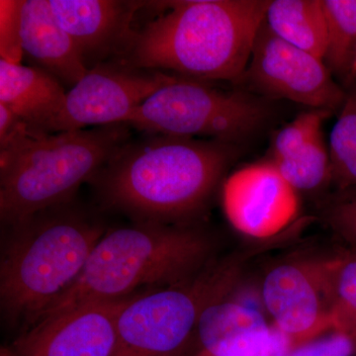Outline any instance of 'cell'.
I'll use <instances>...</instances> for the list:
<instances>
[{
    "label": "cell",
    "mask_w": 356,
    "mask_h": 356,
    "mask_svg": "<svg viewBox=\"0 0 356 356\" xmlns=\"http://www.w3.org/2000/svg\"><path fill=\"white\" fill-rule=\"evenodd\" d=\"M108 231L74 201L6 227L0 257V306L25 330L81 275L89 255Z\"/></svg>",
    "instance_id": "cell-4"
},
{
    "label": "cell",
    "mask_w": 356,
    "mask_h": 356,
    "mask_svg": "<svg viewBox=\"0 0 356 356\" xmlns=\"http://www.w3.org/2000/svg\"><path fill=\"white\" fill-rule=\"evenodd\" d=\"M350 76H356V50L355 54V58H353V65H351Z\"/></svg>",
    "instance_id": "cell-28"
},
{
    "label": "cell",
    "mask_w": 356,
    "mask_h": 356,
    "mask_svg": "<svg viewBox=\"0 0 356 356\" xmlns=\"http://www.w3.org/2000/svg\"><path fill=\"white\" fill-rule=\"evenodd\" d=\"M300 344L303 343L285 336L274 327L268 339L252 348L227 351L200 350L191 356H285Z\"/></svg>",
    "instance_id": "cell-26"
},
{
    "label": "cell",
    "mask_w": 356,
    "mask_h": 356,
    "mask_svg": "<svg viewBox=\"0 0 356 356\" xmlns=\"http://www.w3.org/2000/svg\"><path fill=\"white\" fill-rule=\"evenodd\" d=\"M262 95L334 112L346 96L323 58L286 43L262 23L242 76Z\"/></svg>",
    "instance_id": "cell-10"
},
{
    "label": "cell",
    "mask_w": 356,
    "mask_h": 356,
    "mask_svg": "<svg viewBox=\"0 0 356 356\" xmlns=\"http://www.w3.org/2000/svg\"><path fill=\"white\" fill-rule=\"evenodd\" d=\"M274 242L215 257L193 277L161 289L140 292L117 324L111 356H191L204 310L233 291L248 262Z\"/></svg>",
    "instance_id": "cell-6"
},
{
    "label": "cell",
    "mask_w": 356,
    "mask_h": 356,
    "mask_svg": "<svg viewBox=\"0 0 356 356\" xmlns=\"http://www.w3.org/2000/svg\"><path fill=\"white\" fill-rule=\"evenodd\" d=\"M322 219L348 248L356 250V187L332 194L323 204Z\"/></svg>",
    "instance_id": "cell-23"
},
{
    "label": "cell",
    "mask_w": 356,
    "mask_h": 356,
    "mask_svg": "<svg viewBox=\"0 0 356 356\" xmlns=\"http://www.w3.org/2000/svg\"><path fill=\"white\" fill-rule=\"evenodd\" d=\"M332 332L350 337L356 346V250L339 254L334 278Z\"/></svg>",
    "instance_id": "cell-21"
},
{
    "label": "cell",
    "mask_w": 356,
    "mask_h": 356,
    "mask_svg": "<svg viewBox=\"0 0 356 356\" xmlns=\"http://www.w3.org/2000/svg\"><path fill=\"white\" fill-rule=\"evenodd\" d=\"M270 161L298 193L318 191L332 184L329 149L323 135L288 158Z\"/></svg>",
    "instance_id": "cell-19"
},
{
    "label": "cell",
    "mask_w": 356,
    "mask_h": 356,
    "mask_svg": "<svg viewBox=\"0 0 356 356\" xmlns=\"http://www.w3.org/2000/svg\"><path fill=\"white\" fill-rule=\"evenodd\" d=\"M217 250L216 238L194 222H135L108 229L79 278L36 323L86 304L131 296L143 287L184 282L217 257Z\"/></svg>",
    "instance_id": "cell-3"
},
{
    "label": "cell",
    "mask_w": 356,
    "mask_h": 356,
    "mask_svg": "<svg viewBox=\"0 0 356 356\" xmlns=\"http://www.w3.org/2000/svg\"><path fill=\"white\" fill-rule=\"evenodd\" d=\"M235 290L214 300L204 310L193 353L245 350L261 343L273 332L264 314L235 298Z\"/></svg>",
    "instance_id": "cell-16"
},
{
    "label": "cell",
    "mask_w": 356,
    "mask_h": 356,
    "mask_svg": "<svg viewBox=\"0 0 356 356\" xmlns=\"http://www.w3.org/2000/svg\"><path fill=\"white\" fill-rule=\"evenodd\" d=\"M21 42L35 67L56 77L63 86H76L88 72L72 37L60 25L49 0H22Z\"/></svg>",
    "instance_id": "cell-14"
},
{
    "label": "cell",
    "mask_w": 356,
    "mask_h": 356,
    "mask_svg": "<svg viewBox=\"0 0 356 356\" xmlns=\"http://www.w3.org/2000/svg\"><path fill=\"white\" fill-rule=\"evenodd\" d=\"M355 343L341 332H331L293 348L285 356H353Z\"/></svg>",
    "instance_id": "cell-25"
},
{
    "label": "cell",
    "mask_w": 356,
    "mask_h": 356,
    "mask_svg": "<svg viewBox=\"0 0 356 356\" xmlns=\"http://www.w3.org/2000/svg\"><path fill=\"white\" fill-rule=\"evenodd\" d=\"M268 117V106L254 96L173 74L124 123L149 135L209 137L234 144L259 131Z\"/></svg>",
    "instance_id": "cell-7"
},
{
    "label": "cell",
    "mask_w": 356,
    "mask_h": 356,
    "mask_svg": "<svg viewBox=\"0 0 356 356\" xmlns=\"http://www.w3.org/2000/svg\"><path fill=\"white\" fill-rule=\"evenodd\" d=\"M327 48L325 64L334 74L350 76L356 50V0H322Z\"/></svg>",
    "instance_id": "cell-18"
},
{
    "label": "cell",
    "mask_w": 356,
    "mask_h": 356,
    "mask_svg": "<svg viewBox=\"0 0 356 356\" xmlns=\"http://www.w3.org/2000/svg\"><path fill=\"white\" fill-rule=\"evenodd\" d=\"M21 4L22 0L0 1V55L1 60L20 64L22 58L21 42Z\"/></svg>",
    "instance_id": "cell-24"
},
{
    "label": "cell",
    "mask_w": 356,
    "mask_h": 356,
    "mask_svg": "<svg viewBox=\"0 0 356 356\" xmlns=\"http://www.w3.org/2000/svg\"><path fill=\"white\" fill-rule=\"evenodd\" d=\"M131 126L112 124L32 134L24 123L0 142V219L4 227L74 200L130 140Z\"/></svg>",
    "instance_id": "cell-5"
},
{
    "label": "cell",
    "mask_w": 356,
    "mask_h": 356,
    "mask_svg": "<svg viewBox=\"0 0 356 356\" xmlns=\"http://www.w3.org/2000/svg\"><path fill=\"white\" fill-rule=\"evenodd\" d=\"M22 121L13 113V110L0 103V140H3L11 135Z\"/></svg>",
    "instance_id": "cell-27"
},
{
    "label": "cell",
    "mask_w": 356,
    "mask_h": 356,
    "mask_svg": "<svg viewBox=\"0 0 356 356\" xmlns=\"http://www.w3.org/2000/svg\"><path fill=\"white\" fill-rule=\"evenodd\" d=\"M222 206L232 226L254 240H274L298 218L299 193L270 161L243 166L224 181Z\"/></svg>",
    "instance_id": "cell-11"
},
{
    "label": "cell",
    "mask_w": 356,
    "mask_h": 356,
    "mask_svg": "<svg viewBox=\"0 0 356 356\" xmlns=\"http://www.w3.org/2000/svg\"><path fill=\"white\" fill-rule=\"evenodd\" d=\"M140 292L86 304L39 321L7 346L9 353L11 356H111L122 311Z\"/></svg>",
    "instance_id": "cell-12"
},
{
    "label": "cell",
    "mask_w": 356,
    "mask_h": 356,
    "mask_svg": "<svg viewBox=\"0 0 356 356\" xmlns=\"http://www.w3.org/2000/svg\"><path fill=\"white\" fill-rule=\"evenodd\" d=\"M67 91L56 77L37 67L0 60V103L32 134H48L64 108Z\"/></svg>",
    "instance_id": "cell-15"
},
{
    "label": "cell",
    "mask_w": 356,
    "mask_h": 356,
    "mask_svg": "<svg viewBox=\"0 0 356 356\" xmlns=\"http://www.w3.org/2000/svg\"><path fill=\"white\" fill-rule=\"evenodd\" d=\"M329 156L337 191L356 187V91L346 97L332 129Z\"/></svg>",
    "instance_id": "cell-20"
},
{
    "label": "cell",
    "mask_w": 356,
    "mask_h": 356,
    "mask_svg": "<svg viewBox=\"0 0 356 356\" xmlns=\"http://www.w3.org/2000/svg\"><path fill=\"white\" fill-rule=\"evenodd\" d=\"M56 19L81 51L86 67L127 50L134 15L147 2L120 0H49Z\"/></svg>",
    "instance_id": "cell-13"
},
{
    "label": "cell",
    "mask_w": 356,
    "mask_h": 356,
    "mask_svg": "<svg viewBox=\"0 0 356 356\" xmlns=\"http://www.w3.org/2000/svg\"><path fill=\"white\" fill-rule=\"evenodd\" d=\"M264 22L283 41L324 60L327 26L322 0H273Z\"/></svg>",
    "instance_id": "cell-17"
},
{
    "label": "cell",
    "mask_w": 356,
    "mask_h": 356,
    "mask_svg": "<svg viewBox=\"0 0 356 356\" xmlns=\"http://www.w3.org/2000/svg\"><path fill=\"white\" fill-rule=\"evenodd\" d=\"M0 356H11L7 346H2L1 350H0Z\"/></svg>",
    "instance_id": "cell-29"
},
{
    "label": "cell",
    "mask_w": 356,
    "mask_h": 356,
    "mask_svg": "<svg viewBox=\"0 0 356 356\" xmlns=\"http://www.w3.org/2000/svg\"><path fill=\"white\" fill-rule=\"evenodd\" d=\"M158 3L163 13L134 34L119 62L201 81L242 79L268 0Z\"/></svg>",
    "instance_id": "cell-2"
},
{
    "label": "cell",
    "mask_w": 356,
    "mask_h": 356,
    "mask_svg": "<svg viewBox=\"0 0 356 356\" xmlns=\"http://www.w3.org/2000/svg\"><path fill=\"white\" fill-rule=\"evenodd\" d=\"M147 135L129 140L91 180L102 205L135 222H193L235 161V146Z\"/></svg>",
    "instance_id": "cell-1"
},
{
    "label": "cell",
    "mask_w": 356,
    "mask_h": 356,
    "mask_svg": "<svg viewBox=\"0 0 356 356\" xmlns=\"http://www.w3.org/2000/svg\"><path fill=\"white\" fill-rule=\"evenodd\" d=\"M332 113L329 110L311 109L299 114L276 134L271 149L270 161L288 158L322 136L323 124Z\"/></svg>",
    "instance_id": "cell-22"
},
{
    "label": "cell",
    "mask_w": 356,
    "mask_h": 356,
    "mask_svg": "<svg viewBox=\"0 0 356 356\" xmlns=\"http://www.w3.org/2000/svg\"><path fill=\"white\" fill-rule=\"evenodd\" d=\"M172 74L100 63L67 91L64 108L48 134L124 123L147 98L172 81Z\"/></svg>",
    "instance_id": "cell-9"
},
{
    "label": "cell",
    "mask_w": 356,
    "mask_h": 356,
    "mask_svg": "<svg viewBox=\"0 0 356 356\" xmlns=\"http://www.w3.org/2000/svg\"><path fill=\"white\" fill-rule=\"evenodd\" d=\"M337 257L339 254L298 255L266 271L261 303L277 331L302 343L332 332Z\"/></svg>",
    "instance_id": "cell-8"
}]
</instances>
